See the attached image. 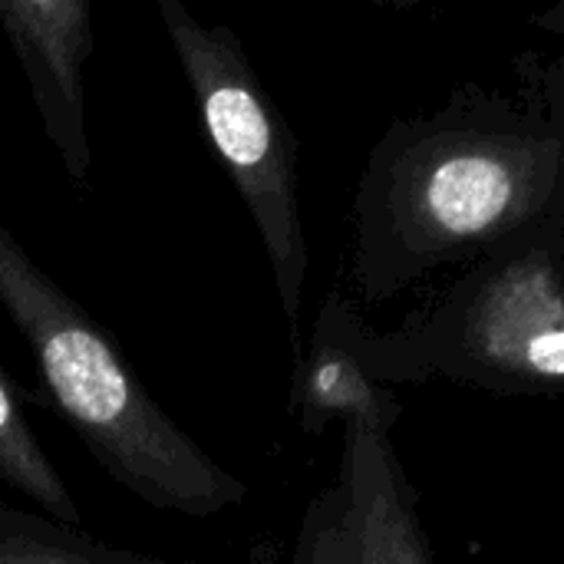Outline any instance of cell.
I'll use <instances>...</instances> for the list:
<instances>
[{
    "label": "cell",
    "mask_w": 564,
    "mask_h": 564,
    "mask_svg": "<svg viewBox=\"0 0 564 564\" xmlns=\"http://www.w3.org/2000/svg\"><path fill=\"white\" fill-rule=\"evenodd\" d=\"M558 215V142L522 96L463 83L373 142L350 208V288L387 304ZM562 218V215H558Z\"/></svg>",
    "instance_id": "6da1fadb"
},
{
    "label": "cell",
    "mask_w": 564,
    "mask_h": 564,
    "mask_svg": "<svg viewBox=\"0 0 564 564\" xmlns=\"http://www.w3.org/2000/svg\"><path fill=\"white\" fill-rule=\"evenodd\" d=\"M0 307L20 330L53 406L96 466L155 512L212 519L248 486L218 466L145 390L129 357L3 228Z\"/></svg>",
    "instance_id": "7a4b0ae2"
},
{
    "label": "cell",
    "mask_w": 564,
    "mask_h": 564,
    "mask_svg": "<svg viewBox=\"0 0 564 564\" xmlns=\"http://www.w3.org/2000/svg\"><path fill=\"white\" fill-rule=\"evenodd\" d=\"M364 354L387 387L453 383L489 397L564 393V218H549L466 264Z\"/></svg>",
    "instance_id": "3957f363"
},
{
    "label": "cell",
    "mask_w": 564,
    "mask_h": 564,
    "mask_svg": "<svg viewBox=\"0 0 564 564\" xmlns=\"http://www.w3.org/2000/svg\"><path fill=\"white\" fill-rule=\"evenodd\" d=\"M155 7L198 99L212 145L254 218L291 340L301 354V304L311 251L301 215L297 135L225 23L208 26L195 20L182 0H155Z\"/></svg>",
    "instance_id": "277c9868"
},
{
    "label": "cell",
    "mask_w": 564,
    "mask_h": 564,
    "mask_svg": "<svg viewBox=\"0 0 564 564\" xmlns=\"http://www.w3.org/2000/svg\"><path fill=\"white\" fill-rule=\"evenodd\" d=\"M251 564H436L390 436L340 430L337 476L307 502L291 545L258 542Z\"/></svg>",
    "instance_id": "5b68a950"
},
{
    "label": "cell",
    "mask_w": 564,
    "mask_h": 564,
    "mask_svg": "<svg viewBox=\"0 0 564 564\" xmlns=\"http://www.w3.org/2000/svg\"><path fill=\"white\" fill-rule=\"evenodd\" d=\"M360 304L334 288L311 327L307 347L297 354L291 380V413L301 433L324 436L330 426L370 436H393L403 420V400L367 364Z\"/></svg>",
    "instance_id": "8992f818"
},
{
    "label": "cell",
    "mask_w": 564,
    "mask_h": 564,
    "mask_svg": "<svg viewBox=\"0 0 564 564\" xmlns=\"http://www.w3.org/2000/svg\"><path fill=\"white\" fill-rule=\"evenodd\" d=\"M0 20L23 63L43 126L66 172L83 182L89 169L83 122V63L93 50L86 0H0Z\"/></svg>",
    "instance_id": "52a82bcc"
},
{
    "label": "cell",
    "mask_w": 564,
    "mask_h": 564,
    "mask_svg": "<svg viewBox=\"0 0 564 564\" xmlns=\"http://www.w3.org/2000/svg\"><path fill=\"white\" fill-rule=\"evenodd\" d=\"M0 479L13 492L26 496L43 516L63 525H79V506L66 489L63 476L56 473L53 459L33 436V426L3 370H0Z\"/></svg>",
    "instance_id": "ba28073f"
},
{
    "label": "cell",
    "mask_w": 564,
    "mask_h": 564,
    "mask_svg": "<svg viewBox=\"0 0 564 564\" xmlns=\"http://www.w3.org/2000/svg\"><path fill=\"white\" fill-rule=\"evenodd\" d=\"M0 564H198L106 545L79 525L0 506Z\"/></svg>",
    "instance_id": "9c48e42d"
},
{
    "label": "cell",
    "mask_w": 564,
    "mask_h": 564,
    "mask_svg": "<svg viewBox=\"0 0 564 564\" xmlns=\"http://www.w3.org/2000/svg\"><path fill=\"white\" fill-rule=\"evenodd\" d=\"M516 76L522 86V99L532 102L552 126L558 142V215L564 218V53L542 56L539 50H525L516 56Z\"/></svg>",
    "instance_id": "30bf717a"
},
{
    "label": "cell",
    "mask_w": 564,
    "mask_h": 564,
    "mask_svg": "<svg viewBox=\"0 0 564 564\" xmlns=\"http://www.w3.org/2000/svg\"><path fill=\"white\" fill-rule=\"evenodd\" d=\"M532 23H535L542 33L564 36V0H555L552 7H545L542 13H535V17H532Z\"/></svg>",
    "instance_id": "8fae6325"
},
{
    "label": "cell",
    "mask_w": 564,
    "mask_h": 564,
    "mask_svg": "<svg viewBox=\"0 0 564 564\" xmlns=\"http://www.w3.org/2000/svg\"><path fill=\"white\" fill-rule=\"evenodd\" d=\"M370 3H380V7H390V10H413L426 0H370Z\"/></svg>",
    "instance_id": "7c38bea8"
}]
</instances>
